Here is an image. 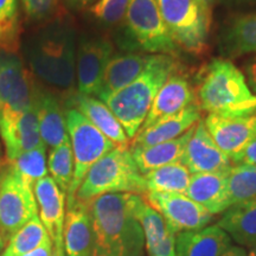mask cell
<instances>
[{
  "label": "cell",
  "instance_id": "30",
  "mask_svg": "<svg viewBox=\"0 0 256 256\" xmlns=\"http://www.w3.org/2000/svg\"><path fill=\"white\" fill-rule=\"evenodd\" d=\"M230 206L256 200V168L246 164H232L226 178Z\"/></svg>",
  "mask_w": 256,
  "mask_h": 256
},
{
  "label": "cell",
  "instance_id": "48",
  "mask_svg": "<svg viewBox=\"0 0 256 256\" xmlns=\"http://www.w3.org/2000/svg\"><path fill=\"white\" fill-rule=\"evenodd\" d=\"M52 256H54V254H52Z\"/></svg>",
  "mask_w": 256,
  "mask_h": 256
},
{
  "label": "cell",
  "instance_id": "46",
  "mask_svg": "<svg viewBox=\"0 0 256 256\" xmlns=\"http://www.w3.org/2000/svg\"><path fill=\"white\" fill-rule=\"evenodd\" d=\"M0 152H2V147H0Z\"/></svg>",
  "mask_w": 256,
  "mask_h": 256
},
{
  "label": "cell",
  "instance_id": "31",
  "mask_svg": "<svg viewBox=\"0 0 256 256\" xmlns=\"http://www.w3.org/2000/svg\"><path fill=\"white\" fill-rule=\"evenodd\" d=\"M48 236L49 235L40 216H36L12 235L0 256H22L26 254L37 248Z\"/></svg>",
  "mask_w": 256,
  "mask_h": 256
},
{
  "label": "cell",
  "instance_id": "10",
  "mask_svg": "<svg viewBox=\"0 0 256 256\" xmlns=\"http://www.w3.org/2000/svg\"><path fill=\"white\" fill-rule=\"evenodd\" d=\"M124 19L128 31L142 50L171 56L178 51L156 0H130Z\"/></svg>",
  "mask_w": 256,
  "mask_h": 256
},
{
  "label": "cell",
  "instance_id": "17",
  "mask_svg": "<svg viewBox=\"0 0 256 256\" xmlns=\"http://www.w3.org/2000/svg\"><path fill=\"white\" fill-rule=\"evenodd\" d=\"M34 108L44 145L50 148L70 142L66 130V110L56 95L34 83Z\"/></svg>",
  "mask_w": 256,
  "mask_h": 256
},
{
  "label": "cell",
  "instance_id": "15",
  "mask_svg": "<svg viewBox=\"0 0 256 256\" xmlns=\"http://www.w3.org/2000/svg\"><path fill=\"white\" fill-rule=\"evenodd\" d=\"M112 57L113 44L106 38H89L81 42L76 55L78 92L92 96L98 94L104 69Z\"/></svg>",
  "mask_w": 256,
  "mask_h": 256
},
{
  "label": "cell",
  "instance_id": "23",
  "mask_svg": "<svg viewBox=\"0 0 256 256\" xmlns=\"http://www.w3.org/2000/svg\"><path fill=\"white\" fill-rule=\"evenodd\" d=\"M232 240L218 226L176 236V256H222L232 247Z\"/></svg>",
  "mask_w": 256,
  "mask_h": 256
},
{
  "label": "cell",
  "instance_id": "43",
  "mask_svg": "<svg viewBox=\"0 0 256 256\" xmlns=\"http://www.w3.org/2000/svg\"><path fill=\"white\" fill-rule=\"evenodd\" d=\"M248 256H256V246L255 247L250 248V250L248 252Z\"/></svg>",
  "mask_w": 256,
  "mask_h": 256
},
{
  "label": "cell",
  "instance_id": "6",
  "mask_svg": "<svg viewBox=\"0 0 256 256\" xmlns=\"http://www.w3.org/2000/svg\"><path fill=\"white\" fill-rule=\"evenodd\" d=\"M156 4L178 48L194 55L206 50L211 24L206 0H156Z\"/></svg>",
  "mask_w": 256,
  "mask_h": 256
},
{
  "label": "cell",
  "instance_id": "1",
  "mask_svg": "<svg viewBox=\"0 0 256 256\" xmlns=\"http://www.w3.org/2000/svg\"><path fill=\"white\" fill-rule=\"evenodd\" d=\"M142 200L136 194H108L86 203L92 226V256H147L138 218Z\"/></svg>",
  "mask_w": 256,
  "mask_h": 256
},
{
  "label": "cell",
  "instance_id": "16",
  "mask_svg": "<svg viewBox=\"0 0 256 256\" xmlns=\"http://www.w3.org/2000/svg\"><path fill=\"white\" fill-rule=\"evenodd\" d=\"M200 120V104H192L178 113L162 118L148 127L140 128L130 142L132 147H147L177 139Z\"/></svg>",
  "mask_w": 256,
  "mask_h": 256
},
{
  "label": "cell",
  "instance_id": "45",
  "mask_svg": "<svg viewBox=\"0 0 256 256\" xmlns=\"http://www.w3.org/2000/svg\"><path fill=\"white\" fill-rule=\"evenodd\" d=\"M206 2H209V4H210V2H212V0H206Z\"/></svg>",
  "mask_w": 256,
  "mask_h": 256
},
{
  "label": "cell",
  "instance_id": "18",
  "mask_svg": "<svg viewBox=\"0 0 256 256\" xmlns=\"http://www.w3.org/2000/svg\"><path fill=\"white\" fill-rule=\"evenodd\" d=\"M70 108H75L87 118L90 124L108 138L116 147H130V138L127 136L119 120L107 104L98 98L84 95L76 92L66 101Z\"/></svg>",
  "mask_w": 256,
  "mask_h": 256
},
{
  "label": "cell",
  "instance_id": "47",
  "mask_svg": "<svg viewBox=\"0 0 256 256\" xmlns=\"http://www.w3.org/2000/svg\"><path fill=\"white\" fill-rule=\"evenodd\" d=\"M0 168H2V164H0Z\"/></svg>",
  "mask_w": 256,
  "mask_h": 256
},
{
  "label": "cell",
  "instance_id": "27",
  "mask_svg": "<svg viewBox=\"0 0 256 256\" xmlns=\"http://www.w3.org/2000/svg\"><path fill=\"white\" fill-rule=\"evenodd\" d=\"M194 127L182 136L170 142L147 147H132L130 152L139 171L146 174L153 170L180 162Z\"/></svg>",
  "mask_w": 256,
  "mask_h": 256
},
{
  "label": "cell",
  "instance_id": "28",
  "mask_svg": "<svg viewBox=\"0 0 256 256\" xmlns=\"http://www.w3.org/2000/svg\"><path fill=\"white\" fill-rule=\"evenodd\" d=\"M220 46L223 55L228 57L256 54V14L230 20L220 34Z\"/></svg>",
  "mask_w": 256,
  "mask_h": 256
},
{
  "label": "cell",
  "instance_id": "22",
  "mask_svg": "<svg viewBox=\"0 0 256 256\" xmlns=\"http://www.w3.org/2000/svg\"><path fill=\"white\" fill-rule=\"evenodd\" d=\"M228 172L229 170L223 172L191 174L190 183L184 194L206 208L214 216L223 214L230 208L226 188Z\"/></svg>",
  "mask_w": 256,
  "mask_h": 256
},
{
  "label": "cell",
  "instance_id": "34",
  "mask_svg": "<svg viewBox=\"0 0 256 256\" xmlns=\"http://www.w3.org/2000/svg\"><path fill=\"white\" fill-rule=\"evenodd\" d=\"M18 30V0H0V51L14 52Z\"/></svg>",
  "mask_w": 256,
  "mask_h": 256
},
{
  "label": "cell",
  "instance_id": "19",
  "mask_svg": "<svg viewBox=\"0 0 256 256\" xmlns=\"http://www.w3.org/2000/svg\"><path fill=\"white\" fill-rule=\"evenodd\" d=\"M0 138L4 144L8 162L44 145L40 132L34 102L30 110L16 120L0 124Z\"/></svg>",
  "mask_w": 256,
  "mask_h": 256
},
{
  "label": "cell",
  "instance_id": "32",
  "mask_svg": "<svg viewBox=\"0 0 256 256\" xmlns=\"http://www.w3.org/2000/svg\"><path fill=\"white\" fill-rule=\"evenodd\" d=\"M8 162L11 164L19 177L23 179L31 188H34L38 180L46 177L48 172H49L46 165V145H42L32 151L23 153Z\"/></svg>",
  "mask_w": 256,
  "mask_h": 256
},
{
  "label": "cell",
  "instance_id": "25",
  "mask_svg": "<svg viewBox=\"0 0 256 256\" xmlns=\"http://www.w3.org/2000/svg\"><path fill=\"white\" fill-rule=\"evenodd\" d=\"M138 218L145 232L147 256H176V234L165 220L145 200L138 208Z\"/></svg>",
  "mask_w": 256,
  "mask_h": 256
},
{
  "label": "cell",
  "instance_id": "44",
  "mask_svg": "<svg viewBox=\"0 0 256 256\" xmlns=\"http://www.w3.org/2000/svg\"><path fill=\"white\" fill-rule=\"evenodd\" d=\"M254 110H256V96H255V104H254Z\"/></svg>",
  "mask_w": 256,
  "mask_h": 256
},
{
  "label": "cell",
  "instance_id": "11",
  "mask_svg": "<svg viewBox=\"0 0 256 256\" xmlns=\"http://www.w3.org/2000/svg\"><path fill=\"white\" fill-rule=\"evenodd\" d=\"M144 198L162 216L176 235L183 232L200 230L214 220L212 214L184 194L148 191Z\"/></svg>",
  "mask_w": 256,
  "mask_h": 256
},
{
  "label": "cell",
  "instance_id": "38",
  "mask_svg": "<svg viewBox=\"0 0 256 256\" xmlns=\"http://www.w3.org/2000/svg\"><path fill=\"white\" fill-rule=\"evenodd\" d=\"M54 254V244L51 241L50 236L44 240L43 242L38 246L37 248H34V250L26 252V254L22 256H52Z\"/></svg>",
  "mask_w": 256,
  "mask_h": 256
},
{
  "label": "cell",
  "instance_id": "2",
  "mask_svg": "<svg viewBox=\"0 0 256 256\" xmlns=\"http://www.w3.org/2000/svg\"><path fill=\"white\" fill-rule=\"evenodd\" d=\"M76 34L70 25L55 22L34 34L25 44L28 66L44 82L70 88L76 76Z\"/></svg>",
  "mask_w": 256,
  "mask_h": 256
},
{
  "label": "cell",
  "instance_id": "20",
  "mask_svg": "<svg viewBox=\"0 0 256 256\" xmlns=\"http://www.w3.org/2000/svg\"><path fill=\"white\" fill-rule=\"evenodd\" d=\"M152 57V54H127L112 57L96 94L98 100L104 102L110 96L130 84L147 68Z\"/></svg>",
  "mask_w": 256,
  "mask_h": 256
},
{
  "label": "cell",
  "instance_id": "12",
  "mask_svg": "<svg viewBox=\"0 0 256 256\" xmlns=\"http://www.w3.org/2000/svg\"><path fill=\"white\" fill-rule=\"evenodd\" d=\"M204 124L214 142L229 156L232 164L238 162L246 147L256 139V113L209 114Z\"/></svg>",
  "mask_w": 256,
  "mask_h": 256
},
{
  "label": "cell",
  "instance_id": "33",
  "mask_svg": "<svg viewBox=\"0 0 256 256\" xmlns=\"http://www.w3.org/2000/svg\"><path fill=\"white\" fill-rule=\"evenodd\" d=\"M74 153L70 142L51 148L48 158V170L64 194H68L74 178Z\"/></svg>",
  "mask_w": 256,
  "mask_h": 256
},
{
  "label": "cell",
  "instance_id": "9",
  "mask_svg": "<svg viewBox=\"0 0 256 256\" xmlns=\"http://www.w3.org/2000/svg\"><path fill=\"white\" fill-rule=\"evenodd\" d=\"M34 82L12 51H0V124L10 122L34 106Z\"/></svg>",
  "mask_w": 256,
  "mask_h": 256
},
{
  "label": "cell",
  "instance_id": "7",
  "mask_svg": "<svg viewBox=\"0 0 256 256\" xmlns=\"http://www.w3.org/2000/svg\"><path fill=\"white\" fill-rule=\"evenodd\" d=\"M66 120L75 162L72 183L66 194V208H69L75 203L76 192L89 170L116 146L75 108H68Z\"/></svg>",
  "mask_w": 256,
  "mask_h": 256
},
{
  "label": "cell",
  "instance_id": "13",
  "mask_svg": "<svg viewBox=\"0 0 256 256\" xmlns=\"http://www.w3.org/2000/svg\"><path fill=\"white\" fill-rule=\"evenodd\" d=\"M38 204V216L54 244V256H66L64 223L66 215V194L52 178L46 176L34 188Z\"/></svg>",
  "mask_w": 256,
  "mask_h": 256
},
{
  "label": "cell",
  "instance_id": "39",
  "mask_svg": "<svg viewBox=\"0 0 256 256\" xmlns=\"http://www.w3.org/2000/svg\"><path fill=\"white\" fill-rule=\"evenodd\" d=\"M246 74H247L248 87L250 92H256V56L248 60V63L244 66Z\"/></svg>",
  "mask_w": 256,
  "mask_h": 256
},
{
  "label": "cell",
  "instance_id": "21",
  "mask_svg": "<svg viewBox=\"0 0 256 256\" xmlns=\"http://www.w3.org/2000/svg\"><path fill=\"white\" fill-rule=\"evenodd\" d=\"M192 104H194V94L190 83L185 76L176 72L156 94L142 128L148 127L162 118L178 113Z\"/></svg>",
  "mask_w": 256,
  "mask_h": 256
},
{
  "label": "cell",
  "instance_id": "26",
  "mask_svg": "<svg viewBox=\"0 0 256 256\" xmlns=\"http://www.w3.org/2000/svg\"><path fill=\"white\" fill-rule=\"evenodd\" d=\"M216 226L223 229L232 241L243 247L256 246V200L228 208Z\"/></svg>",
  "mask_w": 256,
  "mask_h": 256
},
{
  "label": "cell",
  "instance_id": "36",
  "mask_svg": "<svg viewBox=\"0 0 256 256\" xmlns=\"http://www.w3.org/2000/svg\"><path fill=\"white\" fill-rule=\"evenodd\" d=\"M25 14L32 20H44L56 12L60 0H22Z\"/></svg>",
  "mask_w": 256,
  "mask_h": 256
},
{
  "label": "cell",
  "instance_id": "41",
  "mask_svg": "<svg viewBox=\"0 0 256 256\" xmlns=\"http://www.w3.org/2000/svg\"><path fill=\"white\" fill-rule=\"evenodd\" d=\"M72 8H87V6L94 5L98 0H66Z\"/></svg>",
  "mask_w": 256,
  "mask_h": 256
},
{
  "label": "cell",
  "instance_id": "35",
  "mask_svg": "<svg viewBox=\"0 0 256 256\" xmlns=\"http://www.w3.org/2000/svg\"><path fill=\"white\" fill-rule=\"evenodd\" d=\"M130 0H98L90 6L92 17L108 25L118 24L126 18Z\"/></svg>",
  "mask_w": 256,
  "mask_h": 256
},
{
  "label": "cell",
  "instance_id": "40",
  "mask_svg": "<svg viewBox=\"0 0 256 256\" xmlns=\"http://www.w3.org/2000/svg\"><path fill=\"white\" fill-rule=\"evenodd\" d=\"M222 256H248V252L243 247H238V246L234 247V246H232Z\"/></svg>",
  "mask_w": 256,
  "mask_h": 256
},
{
  "label": "cell",
  "instance_id": "24",
  "mask_svg": "<svg viewBox=\"0 0 256 256\" xmlns=\"http://www.w3.org/2000/svg\"><path fill=\"white\" fill-rule=\"evenodd\" d=\"M63 236L66 256H92V226L87 204L76 200L66 208Z\"/></svg>",
  "mask_w": 256,
  "mask_h": 256
},
{
  "label": "cell",
  "instance_id": "8",
  "mask_svg": "<svg viewBox=\"0 0 256 256\" xmlns=\"http://www.w3.org/2000/svg\"><path fill=\"white\" fill-rule=\"evenodd\" d=\"M36 216L38 204L34 188L6 162L0 168V232L6 242Z\"/></svg>",
  "mask_w": 256,
  "mask_h": 256
},
{
  "label": "cell",
  "instance_id": "3",
  "mask_svg": "<svg viewBox=\"0 0 256 256\" xmlns=\"http://www.w3.org/2000/svg\"><path fill=\"white\" fill-rule=\"evenodd\" d=\"M176 72L178 62L174 56L156 54L139 78L104 101L130 140L145 122L156 94Z\"/></svg>",
  "mask_w": 256,
  "mask_h": 256
},
{
  "label": "cell",
  "instance_id": "14",
  "mask_svg": "<svg viewBox=\"0 0 256 256\" xmlns=\"http://www.w3.org/2000/svg\"><path fill=\"white\" fill-rule=\"evenodd\" d=\"M180 162L191 174L228 171L232 166V160L216 145L202 120L194 124Z\"/></svg>",
  "mask_w": 256,
  "mask_h": 256
},
{
  "label": "cell",
  "instance_id": "4",
  "mask_svg": "<svg viewBox=\"0 0 256 256\" xmlns=\"http://www.w3.org/2000/svg\"><path fill=\"white\" fill-rule=\"evenodd\" d=\"M197 94L200 110L210 114L256 113L255 96L244 75L228 60L215 58L208 64Z\"/></svg>",
  "mask_w": 256,
  "mask_h": 256
},
{
  "label": "cell",
  "instance_id": "37",
  "mask_svg": "<svg viewBox=\"0 0 256 256\" xmlns=\"http://www.w3.org/2000/svg\"><path fill=\"white\" fill-rule=\"evenodd\" d=\"M235 164H246L256 168V139L246 147Z\"/></svg>",
  "mask_w": 256,
  "mask_h": 256
},
{
  "label": "cell",
  "instance_id": "42",
  "mask_svg": "<svg viewBox=\"0 0 256 256\" xmlns=\"http://www.w3.org/2000/svg\"><path fill=\"white\" fill-rule=\"evenodd\" d=\"M6 244H8V242H6V240L4 238V236H2V232H0V254H2V250H4Z\"/></svg>",
  "mask_w": 256,
  "mask_h": 256
},
{
  "label": "cell",
  "instance_id": "5",
  "mask_svg": "<svg viewBox=\"0 0 256 256\" xmlns=\"http://www.w3.org/2000/svg\"><path fill=\"white\" fill-rule=\"evenodd\" d=\"M145 178L134 162L130 147H115L98 160L83 179L75 202H87L108 194H136L145 196Z\"/></svg>",
  "mask_w": 256,
  "mask_h": 256
},
{
  "label": "cell",
  "instance_id": "29",
  "mask_svg": "<svg viewBox=\"0 0 256 256\" xmlns=\"http://www.w3.org/2000/svg\"><path fill=\"white\" fill-rule=\"evenodd\" d=\"M147 192L185 194L191 179L190 171L180 162L159 168L144 174Z\"/></svg>",
  "mask_w": 256,
  "mask_h": 256
}]
</instances>
